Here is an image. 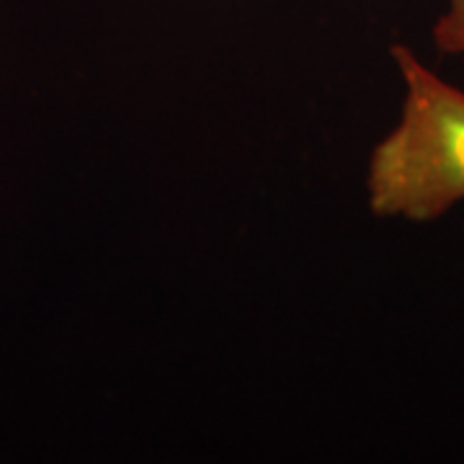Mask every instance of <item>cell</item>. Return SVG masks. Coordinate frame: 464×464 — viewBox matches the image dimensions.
<instances>
[{"label": "cell", "instance_id": "1", "mask_svg": "<svg viewBox=\"0 0 464 464\" xmlns=\"http://www.w3.org/2000/svg\"><path fill=\"white\" fill-rule=\"evenodd\" d=\"M390 54L402 103L395 127L372 150L366 199L384 219L433 222L464 201V91L408 44H395Z\"/></svg>", "mask_w": 464, "mask_h": 464}, {"label": "cell", "instance_id": "2", "mask_svg": "<svg viewBox=\"0 0 464 464\" xmlns=\"http://www.w3.org/2000/svg\"><path fill=\"white\" fill-rule=\"evenodd\" d=\"M436 50L464 57V0H444V11L433 24Z\"/></svg>", "mask_w": 464, "mask_h": 464}]
</instances>
